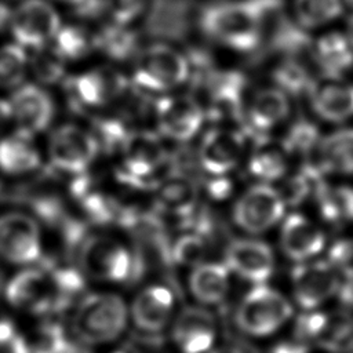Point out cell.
Masks as SVG:
<instances>
[{
  "mask_svg": "<svg viewBox=\"0 0 353 353\" xmlns=\"http://www.w3.org/2000/svg\"><path fill=\"white\" fill-rule=\"evenodd\" d=\"M207 247L205 241L197 234H185L176 240L172 248L175 262L186 266H197L203 263Z\"/></svg>",
  "mask_w": 353,
  "mask_h": 353,
  "instance_id": "74e56055",
  "label": "cell"
},
{
  "mask_svg": "<svg viewBox=\"0 0 353 353\" xmlns=\"http://www.w3.org/2000/svg\"><path fill=\"white\" fill-rule=\"evenodd\" d=\"M272 353H307V347L302 342H281L273 347Z\"/></svg>",
  "mask_w": 353,
  "mask_h": 353,
  "instance_id": "60d3db41",
  "label": "cell"
},
{
  "mask_svg": "<svg viewBox=\"0 0 353 353\" xmlns=\"http://www.w3.org/2000/svg\"><path fill=\"white\" fill-rule=\"evenodd\" d=\"M68 341L63 330L55 323H44L18 334L11 353H65Z\"/></svg>",
  "mask_w": 353,
  "mask_h": 353,
  "instance_id": "4316f807",
  "label": "cell"
},
{
  "mask_svg": "<svg viewBox=\"0 0 353 353\" xmlns=\"http://www.w3.org/2000/svg\"><path fill=\"white\" fill-rule=\"evenodd\" d=\"M30 66L37 80L46 84H52L62 77L65 70V59L55 50V47L47 48L43 46L34 50Z\"/></svg>",
  "mask_w": 353,
  "mask_h": 353,
  "instance_id": "d590c367",
  "label": "cell"
},
{
  "mask_svg": "<svg viewBox=\"0 0 353 353\" xmlns=\"http://www.w3.org/2000/svg\"><path fill=\"white\" fill-rule=\"evenodd\" d=\"M216 336L212 313L201 307L183 309L172 327V338L182 353H205Z\"/></svg>",
  "mask_w": 353,
  "mask_h": 353,
  "instance_id": "e0dca14e",
  "label": "cell"
},
{
  "mask_svg": "<svg viewBox=\"0 0 353 353\" xmlns=\"http://www.w3.org/2000/svg\"><path fill=\"white\" fill-rule=\"evenodd\" d=\"M174 294L164 285H150L142 290L131 305L135 325L148 332L163 330L171 320Z\"/></svg>",
  "mask_w": 353,
  "mask_h": 353,
  "instance_id": "d6986e66",
  "label": "cell"
},
{
  "mask_svg": "<svg viewBox=\"0 0 353 353\" xmlns=\"http://www.w3.org/2000/svg\"><path fill=\"white\" fill-rule=\"evenodd\" d=\"M55 39V50L63 59H77L87 55L94 46V37L81 26H61Z\"/></svg>",
  "mask_w": 353,
  "mask_h": 353,
  "instance_id": "e575fe53",
  "label": "cell"
},
{
  "mask_svg": "<svg viewBox=\"0 0 353 353\" xmlns=\"http://www.w3.org/2000/svg\"><path fill=\"white\" fill-rule=\"evenodd\" d=\"M127 317L125 303L119 295L91 294L77 305L72 327L77 338L85 343H108L124 331Z\"/></svg>",
  "mask_w": 353,
  "mask_h": 353,
  "instance_id": "7a4b0ae2",
  "label": "cell"
},
{
  "mask_svg": "<svg viewBox=\"0 0 353 353\" xmlns=\"http://www.w3.org/2000/svg\"><path fill=\"white\" fill-rule=\"evenodd\" d=\"M98 153L95 137L73 124L57 128L48 142L51 163L65 172H83Z\"/></svg>",
  "mask_w": 353,
  "mask_h": 353,
  "instance_id": "30bf717a",
  "label": "cell"
},
{
  "mask_svg": "<svg viewBox=\"0 0 353 353\" xmlns=\"http://www.w3.org/2000/svg\"><path fill=\"white\" fill-rule=\"evenodd\" d=\"M292 314L290 302L276 290L256 284L241 299L236 321L241 331L252 336L276 332Z\"/></svg>",
  "mask_w": 353,
  "mask_h": 353,
  "instance_id": "277c9868",
  "label": "cell"
},
{
  "mask_svg": "<svg viewBox=\"0 0 353 353\" xmlns=\"http://www.w3.org/2000/svg\"><path fill=\"white\" fill-rule=\"evenodd\" d=\"M343 11L342 0H294V14L301 28H319L336 19Z\"/></svg>",
  "mask_w": 353,
  "mask_h": 353,
  "instance_id": "1f68e13d",
  "label": "cell"
},
{
  "mask_svg": "<svg viewBox=\"0 0 353 353\" xmlns=\"http://www.w3.org/2000/svg\"><path fill=\"white\" fill-rule=\"evenodd\" d=\"M80 266L85 276L106 283H123L134 270V259L127 247L108 236L87 239L80 250Z\"/></svg>",
  "mask_w": 353,
  "mask_h": 353,
  "instance_id": "8992f818",
  "label": "cell"
},
{
  "mask_svg": "<svg viewBox=\"0 0 353 353\" xmlns=\"http://www.w3.org/2000/svg\"><path fill=\"white\" fill-rule=\"evenodd\" d=\"M11 120V110L8 101H4L0 98V130L6 125V123Z\"/></svg>",
  "mask_w": 353,
  "mask_h": 353,
  "instance_id": "b9f144b4",
  "label": "cell"
},
{
  "mask_svg": "<svg viewBox=\"0 0 353 353\" xmlns=\"http://www.w3.org/2000/svg\"><path fill=\"white\" fill-rule=\"evenodd\" d=\"M317 159L324 172L353 174V128H343L321 138Z\"/></svg>",
  "mask_w": 353,
  "mask_h": 353,
  "instance_id": "484cf974",
  "label": "cell"
},
{
  "mask_svg": "<svg viewBox=\"0 0 353 353\" xmlns=\"http://www.w3.org/2000/svg\"><path fill=\"white\" fill-rule=\"evenodd\" d=\"M225 265L241 279L263 284L274 270V256L270 247L255 239L233 240L225 252Z\"/></svg>",
  "mask_w": 353,
  "mask_h": 353,
  "instance_id": "7c38bea8",
  "label": "cell"
},
{
  "mask_svg": "<svg viewBox=\"0 0 353 353\" xmlns=\"http://www.w3.org/2000/svg\"><path fill=\"white\" fill-rule=\"evenodd\" d=\"M268 1H226L204 10L200 18L203 30L237 51L258 47L265 28Z\"/></svg>",
  "mask_w": 353,
  "mask_h": 353,
  "instance_id": "6da1fadb",
  "label": "cell"
},
{
  "mask_svg": "<svg viewBox=\"0 0 353 353\" xmlns=\"http://www.w3.org/2000/svg\"><path fill=\"white\" fill-rule=\"evenodd\" d=\"M197 192L192 181L186 178H171L160 186L159 204L172 215H185L196 204Z\"/></svg>",
  "mask_w": 353,
  "mask_h": 353,
  "instance_id": "4dcf8cb0",
  "label": "cell"
},
{
  "mask_svg": "<svg viewBox=\"0 0 353 353\" xmlns=\"http://www.w3.org/2000/svg\"><path fill=\"white\" fill-rule=\"evenodd\" d=\"M280 244L290 259L305 262L316 256L324 248L325 236L306 216L291 214L283 222Z\"/></svg>",
  "mask_w": 353,
  "mask_h": 353,
  "instance_id": "ac0fdd59",
  "label": "cell"
},
{
  "mask_svg": "<svg viewBox=\"0 0 353 353\" xmlns=\"http://www.w3.org/2000/svg\"><path fill=\"white\" fill-rule=\"evenodd\" d=\"M28 55L17 43L0 46V88L19 87L28 70Z\"/></svg>",
  "mask_w": 353,
  "mask_h": 353,
  "instance_id": "836d02e7",
  "label": "cell"
},
{
  "mask_svg": "<svg viewBox=\"0 0 353 353\" xmlns=\"http://www.w3.org/2000/svg\"><path fill=\"white\" fill-rule=\"evenodd\" d=\"M123 77L110 68H98L79 74L72 84L76 99L84 106L110 103L123 90Z\"/></svg>",
  "mask_w": 353,
  "mask_h": 353,
  "instance_id": "ffe728a7",
  "label": "cell"
},
{
  "mask_svg": "<svg viewBox=\"0 0 353 353\" xmlns=\"http://www.w3.org/2000/svg\"><path fill=\"white\" fill-rule=\"evenodd\" d=\"M8 105L11 120L17 123L21 132L30 137L44 131L54 116V103L50 95L34 84L17 87Z\"/></svg>",
  "mask_w": 353,
  "mask_h": 353,
  "instance_id": "4fadbf2b",
  "label": "cell"
},
{
  "mask_svg": "<svg viewBox=\"0 0 353 353\" xmlns=\"http://www.w3.org/2000/svg\"><path fill=\"white\" fill-rule=\"evenodd\" d=\"M244 150L243 137L232 128H212L201 139L199 148L200 165L212 175L232 171Z\"/></svg>",
  "mask_w": 353,
  "mask_h": 353,
  "instance_id": "2e32d148",
  "label": "cell"
},
{
  "mask_svg": "<svg viewBox=\"0 0 353 353\" xmlns=\"http://www.w3.org/2000/svg\"><path fill=\"white\" fill-rule=\"evenodd\" d=\"M40 165V154L30 135L21 131L0 141V170L10 175H21Z\"/></svg>",
  "mask_w": 353,
  "mask_h": 353,
  "instance_id": "d4e9b609",
  "label": "cell"
},
{
  "mask_svg": "<svg viewBox=\"0 0 353 353\" xmlns=\"http://www.w3.org/2000/svg\"><path fill=\"white\" fill-rule=\"evenodd\" d=\"M40 255L41 236L34 219L19 212L0 215V256L11 263L28 265Z\"/></svg>",
  "mask_w": 353,
  "mask_h": 353,
  "instance_id": "9c48e42d",
  "label": "cell"
},
{
  "mask_svg": "<svg viewBox=\"0 0 353 353\" xmlns=\"http://www.w3.org/2000/svg\"><path fill=\"white\" fill-rule=\"evenodd\" d=\"M274 79L279 84V88L285 94H310L316 85L305 63L296 57L284 59L274 70Z\"/></svg>",
  "mask_w": 353,
  "mask_h": 353,
  "instance_id": "d6a6232c",
  "label": "cell"
},
{
  "mask_svg": "<svg viewBox=\"0 0 353 353\" xmlns=\"http://www.w3.org/2000/svg\"><path fill=\"white\" fill-rule=\"evenodd\" d=\"M212 353H243L240 349H236V347H229V346H226V347H219V349H216V350H214Z\"/></svg>",
  "mask_w": 353,
  "mask_h": 353,
  "instance_id": "ee69618b",
  "label": "cell"
},
{
  "mask_svg": "<svg viewBox=\"0 0 353 353\" xmlns=\"http://www.w3.org/2000/svg\"><path fill=\"white\" fill-rule=\"evenodd\" d=\"M123 172L134 181L152 176L163 167L165 152L160 139L148 131H135L123 138Z\"/></svg>",
  "mask_w": 353,
  "mask_h": 353,
  "instance_id": "9a60e30c",
  "label": "cell"
},
{
  "mask_svg": "<svg viewBox=\"0 0 353 353\" xmlns=\"http://www.w3.org/2000/svg\"><path fill=\"white\" fill-rule=\"evenodd\" d=\"M10 17H11V11L6 7L4 3L0 1V32L10 25Z\"/></svg>",
  "mask_w": 353,
  "mask_h": 353,
  "instance_id": "7bdbcfd3",
  "label": "cell"
},
{
  "mask_svg": "<svg viewBox=\"0 0 353 353\" xmlns=\"http://www.w3.org/2000/svg\"><path fill=\"white\" fill-rule=\"evenodd\" d=\"M8 26L17 44L36 50L54 39L62 25L58 11L50 1L22 0L11 11Z\"/></svg>",
  "mask_w": 353,
  "mask_h": 353,
  "instance_id": "52a82bcc",
  "label": "cell"
},
{
  "mask_svg": "<svg viewBox=\"0 0 353 353\" xmlns=\"http://www.w3.org/2000/svg\"><path fill=\"white\" fill-rule=\"evenodd\" d=\"M57 1H61V3H65V4H81L84 3L85 0H57Z\"/></svg>",
  "mask_w": 353,
  "mask_h": 353,
  "instance_id": "bcb514c9",
  "label": "cell"
},
{
  "mask_svg": "<svg viewBox=\"0 0 353 353\" xmlns=\"http://www.w3.org/2000/svg\"><path fill=\"white\" fill-rule=\"evenodd\" d=\"M327 314L323 313H307L302 314L296 323V336L299 341L319 339L323 327L325 324Z\"/></svg>",
  "mask_w": 353,
  "mask_h": 353,
  "instance_id": "ab89813d",
  "label": "cell"
},
{
  "mask_svg": "<svg viewBox=\"0 0 353 353\" xmlns=\"http://www.w3.org/2000/svg\"><path fill=\"white\" fill-rule=\"evenodd\" d=\"M285 203L277 189L261 183L247 189L233 207V219L248 233H263L276 225L284 214Z\"/></svg>",
  "mask_w": 353,
  "mask_h": 353,
  "instance_id": "ba28073f",
  "label": "cell"
},
{
  "mask_svg": "<svg viewBox=\"0 0 353 353\" xmlns=\"http://www.w3.org/2000/svg\"><path fill=\"white\" fill-rule=\"evenodd\" d=\"M312 58L324 76L338 80L353 66V43L343 33L324 34L312 47Z\"/></svg>",
  "mask_w": 353,
  "mask_h": 353,
  "instance_id": "44dd1931",
  "label": "cell"
},
{
  "mask_svg": "<svg viewBox=\"0 0 353 353\" xmlns=\"http://www.w3.org/2000/svg\"><path fill=\"white\" fill-rule=\"evenodd\" d=\"M156 119L164 135L175 141H188L197 134L204 116L203 109L192 97L171 95L157 102Z\"/></svg>",
  "mask_w": 353,
  "mask_h": 353,
  "instance_id": "5bb4252c",
  "label": "cell"
},
{
  "mask_svg": "<svg viewBox=\"0 0 353 353\" xmlns=\"http://www.w3.org/2000/svg\"><path fill=\"white\" fill-rule=\"evenodd\" d=\"M97 44L113 58H125L128 57L135 47L134 34L121 28L113 26L108 30H103L97 39Z\"/></svg>",
  "mask_w": 353,
  "mask_h": 353,
  "instance_id": "8d00e7d4",
  "label": "cell"
},
{
  "mask_svg": "<svg viewBox=\"0 0 353 353\" xmlns=\"http://www.w3.org/2000/svg\"><path fill=\"white\" fill-rule=\"evenodd\" d=\"M188 76V59L165 44H152L143 48L134 62L135 83L149 91H170L181 85Z\"/></svg>",
  "mask_w": 353,
  "mask_h": 353,
  "instance_id": "5b68a950",
  "label": "cell"
},
{
  "mask_svg": "<svg viewBox=\"0 0 353 353\" xmlns=\"http://www.w3.org/2000/svg\"><path fill=\"white\" fill-rule=\"evenodd\" d=\"M250 172L261 181L280 179L287 170L285 149L269 142H261L252 152L248 163Z\"/></svg>",
  "mask_w": 353,
  "mask_h": 353,
  "instance_id": "f546056e",
  "label": "cell"
},
{
  "mask_svg": "<svg viewBox=\"0 0 353 353\" xmlns=\"http://www.w3.org/2000/svg\"><path fill=\"white\" fill-rule=\"evenodd\" d=\"M291 283L296 303L310 310L338 291L339 273L328 261H305L292 269Z\"/></svg>",
  "mask_w": 353,
  "mask_h": 353,
  "instance_id": "8fae6325",
  "label": "cell"
},
{
  "mask_svg": "<svg viewBox=\"0 0 353 353\" xmlns=\"http://www.w3.org/2000/svg\"><path fill=\"white\" fill-rule=\"evenodd\" d=\"M346 34H347V37L352 40V43H353V15L349 18V21H347V32H346Z\"/></svg>",
  "mask_w": 353,
  "mask_h": 353,
  "instance_id": "f6af8a7d",
  "label": "cell"
},
{
  "mask_svg": "<svg viewBox=\"0 0 353 353\" xmlns=\"http://www.w3.org/2000/svg\"><path fill=\"white\" fill-rule=\"evenodd\" d=\"M290 113V101L280 88H262L248 105V121L259 132L280 124Z\"/></svg>",
  "mask_w": 353,
  "mask_h": 353,
  "instance_id": "cb8c5ba5",
  "label": "cell"
},
{
  "mask_svg": "<svg viewBox=\"0 0 353 353\" xmlns=\"http://www.w3.org/2000/svg\"><path fill=\"white\" fill-rule=\"evenodd\" d=\"M6 299L17 310L32 314L63 310L59 270L28 268L18 272L7 283Z\"/></svg>",
  "mask_w": 353,
  "mask_h": 353,
  "instance_id": "3957f363",
  "label": "cell"
},
{
  "mask_svg": "<svg viewBox=\"0 0 353 353\" xmlns=\"http://www.w3.org/2000/svg\"><path fill=\"white\" fill-rule=\"evenodd\" d=\"M229 274L230 270L225 263L203 262L194 266L189 276L192 295L207 305L221 302L229 290Z\"/></svg>",
  "mask_w": 353,
  "mask_h": 353,
  "instance_id": "603a6c76",
  "label": "cell"
},
{
  "mask_svg": "<svg viewBox=\"0 0 353 353\" xmlns=\"http://www.w3.org/2000/svg\"><path fill=\"white\" fill-rule=\"evenodd\" d=\"M324 221L341 225L353 219V189L346 186H328L325 182L314 194Z\"/></svg>",
  "mask_w": 353,
  "mask_h": 353,
  "instance_id": "83f0119b",
  "label": "cell"
},
{
  "mask_svg": "<svg viewBox=\"0 0 353 353\" xmlns=\"http://www.w3.org/2000/svg\"><path fill=\"white\" fill-rule=\"evenodd\" d=\"M317 341L321 347L334 353L353 350V314L345 310L327 314L325 324Z\"/></svg>",
  "mask_w": 353,
  "mask_h": 353,
  "instance_id": "f1b7e54d",
  "label": "cell"
},
{
  "mask_svg": "<svg viewBox=\"0 0 353 353\" xmlns=\"http://www.w3.org/2000/svg\"><path fill=\"white\" fill-rule=\"evenodd\" d=\"M148 0H105V8L113 21L125 25L142 14Z\"/></svg>",
  "mask_w": 353,
  "mask_h": 353,
  "instance_id": "f35d334b",
  "label": "cell"
},
{
  "mask_svg": "<svg viewBox=\"0 0 353 353\" xmlns=\"http://www.w3.org/2000/svg\"><path fill=\"white\" fill-rule=\"evenodd\" d=\"M309 97L313 110L323 120L341 123L353 116V85L342 83L316 84Z\"/></svg>",
  "mask_w": 353,
  "mask_h": 353,
  "instance_id": "7402d4cb",
  "label": "cell"
}]
</instances>
